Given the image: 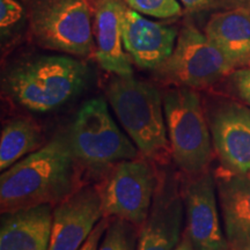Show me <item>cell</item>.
<instances>
[{
  "instance_id": "cell-1",
  "label": "cell",
  "mask_w": 250,
  "mask_h": 250,
  "mask_svg": "<svg viewBox=\"0 0 250 250\" xmlns=\"http://www.w3.org/2000/svg\"><path fill=\"white\" fill-rule=\"evenodd\" d=\"M80 168L68 134H57L2 171L1 213L42 204H59L80 187Z\"/></svg>"
},
{
  "instance_id": "cell-2",
  "label": "cell",
  "mask_w": 250,
  "mask_h": 250,
  "mask_svg": "<svg viewBox=\"0 0 250 250\" xmlns=\"http://www.w3.org/2000/svg\"><path fill=\"white\" fill-rule=\"evenodd\" d=\"M87 67L70 56H36L8 68L2 79L7 95L34 112L58 109L85 86Z\"/></svg>"
},
{
  "instance_id": "cell-3",
  "label": "cell",
  "mask_w": 250,
  "mask_h": 250,
  "mask_svg": "<svg viewBox=\"0 0 250 250\" xmlns=\"http://www.w3.org/2000/svg\"><path fill=\"white\" fill-rule=\"evenodd\" d=\"M105 94L118 122L142 155L154 164L168 165L171 153L160 92L133 76H116L108 83Z\"/></svg>"
},
{
  "instance_id": "cell-4",
  "label": "cell",
  "mask_w": 250,
  "mask_h": 250,
  "mask_svg": "<svg viewBox=\"0 0 250 250\" xmlns=\"http://www.w3.org/2000/svg\"><path fill=\"white\" fill-rule=\"evenodd\" d=\"M171 158L186 175L208 170L213 143L202 100L195 89L174 87L162 95Z\"/></svg>"
},
{
  "instance_id": "cell-5",
  "label": "cell",
  "mask_w": 250,
  "mask_h": 250,
  "mask_svg": "<svg viewBox=\"0 0 250 250\" xmlns=\"http://www.w3.org/2000/svg\"><path fill=\"white\" fill-rule=\"evenodd\" d=\"M28 31L41 48L76 57L95 50L88 0H30Z\"/></svg>"
},
{
  "instance_id": "cell-6",
  "label": "cell",
  "mask_w": 250,
  "mask_h": 250,
  "mask_svg": "<svg viewBox=\"0 0 250 250\" xmlns=\"http://www.w3.org/2000/svg\"><path fill=\"white\" fill-rule=\"evenodd\" d=\"M67 134L79 165L94 173L140 156L137 146L117 126L102 98L90 99L81 105Z\"/></svg>"
},
{
  "instance_id": "cell-7",
  "label": "cell",
  "mask_w": 250,
  "mask_h": 250,
  "mask_svg": "<svg viewBox=\"0 0 250 250\" xmlns=\"http://www.w3.org/2000/svg\"><path fill=\"white\" fill-rule=\"evenodd\" d=\"M235 68L205 33L191 24L179 31L169 58L155 71L156 78L177 87L201 89L230 76Z\"/></svg>"
},
{
  "instance_id": "cell-8",
  "label": "cell",
  "mask_w": 250,
  "mask_h": 250,
  "mask_svg": "<svg viewBox=\"0 0 250 250\" xmlns=\"http://www.w3.org/2000/svg\"><path fill=\"white\" fill-rule=\"evenodd\" d=\"M159 183V170L145 156L118 162L102 184L104 217L142 227L148 218Z\"/></svg>"
},
{
  "instance_id": "cell-9",
  "label": "cell",
  "mask_w": 250,
  "mask_h": 250,
  "mask_svg": "<svg viewBox=\"0 0 250 250\" xmlns=\"http://www.w3.org/2000/svg\"><path fill=\"white\" fill-rule=\"evenodd\" d=\"M182 183L186 214L184 234L195 250H229L226 234L219 220L215 179L208 170L187 175Z\"/></svg>"
},
{
  "instance_id": "cell-10",
  "label": "cell",
  "mask_w": 250,
  "mask_h": 250,
  "mask_svg": "<svg viewBox=\"0 0 250 250\" xmlns=\"http://www.w3.org/2000/svg\"><path fill=\"white\" fill-rule=\"evenodd\" d=\"M182 183L169 168L159 170V183L148 218L140 227L137 250H174L184 219Z\"/></svg>"
},
{
  "instance_id": "cell-11",
  "label": "cell",
  "mask_w": 250,
  "mask_h": 250,
  "mask_svg": "<svg viewBox=\"0 0 250 250\" xmlns=\"http://www.w3.org/2000/svg\"><path fill=\"white\" fill-rule=\"evenodd\" d=\"M103 217L101 186H80L54 208L49 250H79Z\"/></svg>"
},
{
  "instance_id": "cell-12",
  "label": "cell",
  "mask_w": 250,
  "mask_h": 250,
  "mask_svg": "<svg viewBox=\"0 0 250 250\" xmlns=\"http://www.w3.org/2000/svg\"><path fill=\"white\" fill-rule=\"evenodd\" d=\"M213 148L223 169L233 174L250 173V107L224 102L211 112Z\"/></svg>"
},
{
  "instance_id": "cell-13",
  "label": "cell",
  "mask_w": 250,
  "mask_h": 250,
  "mask_svg": "<svg viewBox=\"0 0 250 250\" xmlns=\"http://www.w3.org/2000/svg\"><path fill=\"white\" fill-rule=\"evenodd\" d=\"M179 30L171 24L144 18L125 7L122 15L124 49L137 66L156 71L173 54Z\"/></svg>"
},
{
  "instance_id": "cell-14",
  "label": "cell",
  "mask_w": 250,
  "mask_h": 250,
  "mask_svg": "<svg viewBox=\"0 0 250 250\" xmlns=\"http://www.w3.org/2000/svg\"><path fill=\"white\" fill-rule=\"evenodd\" d=\"M124 8L120 0L99 1L93 21L95 55L103 70L120 77H132L133 70L122 39Z\"/></svg>"
},
{
  "instance_id": "cell-15",
  "label": "cell",
  "mask_w": 250,
  "mask_h": 250,
  "mask_svg": "<svg viewBox=\"0 0 250 250\" xmlns=\"http://www.w3.org/2000/svg\"><path fill=\"white\" fill-rule=\"evenodd\" d=\"M229 250L250 243V175L220 169L215 175Z\"/></svg>"
},
{
  "instance_id": "cell-16",
  "label": "cell",
  "mask_w": 250,
  "mask_h": 250,
  "mask_svg": "<svg viewBox=\"0 0 250 250\" xmlns=\"http://www.w3.org/2000/svg\"><path fill=\"white\" fill-rule=\"evenodd\" d=\"M1 214L0 250H49L54 206L42 204Z\"/></svg>"
},
{
  "instance_id": "cell-17",
  "label": "cell",
  "mask_w": 250,
  "mask_h": 250,
  "mask_svg": "<svg viewBox=\"0 0 250 250\" xmlns=\"http://www.w3.org/2000/svg\"><path fill=\"white\" fill-rule=\"evenodd\" d=\"M204 33L235 70L250 67V9L217 12L208 19Z\"/></svg>"
},
{
  "instance_id": "cell-18",
  "label": "cell",
  "mask_w": 250,
  "mask_h": 250,
  "mask_svg": "<svg viewBox=\"0 0 250 250\" xmlns=\"http://www.w3.org/2000/svg\"><path fill=\"white\" fill-rule=\"evenodd\" d=\"M43 146V133L36 122L13 118L4 125L0 137V169L5 171Z\"/></svg>"
},
{
  "instance_id": "cell-19",
  "label": "cell",
  "mask_w": 250,
  "mask_h": 250,
  "mask_svg": "<svg viewBox=\"0 0 250 250\" xmlns=\"http://www.w3.org/2000/svg\"><path fill=\"white\" fill-rule=\"evenodd\" d=\"M140 227L124 219L109 217L99 250H137Z\"/></svg>"
},
{
  "instance_id": "cell-20",
  "label": "cell",
  "mask_w": 250,
  "mask_h": 250,
  "mask_svg": "<svg viewBox=\"0 0 250 250\" xmlns=\"http://www.w3.org/2000/svg\"><path fill=\"white\" fill-rule=\"evenodd\" d=\"M21 0H0V33L2 49L18 39L28 28V12Z\"/></svg>"
},
{
  "instance_id": "cell-21",
  "label": "cell",
  "mask_w": 250,
  "mask_h": 250,
  "mask_svg": "<svg viewBox=\"0 0 250 250\" xmlns=\"http://www.w3.org/2000/svg\"><path fill=\"white\" fill-rule=\"evenodd\" d=\"M124 2L133 11L156 19H171L182 14V6L177 0H124Z\"/></svg>"
},
{
  "instance_id": "cell-22",
  "label": "cell",
  "mask_w": 250,
  "mask_h": 250,
  "mask_svg": "<svg viewBox=\"0 0 250 250\" xmlns=\"http://www.w3.org/2000/svg\"><path fill=\"white\" fill-rule=\"evenodd\" d=\"M234 92L250 107V67L237 68L230 74Z\"/></svg>"
},
{
  "instance_id": "cell-23",
  "label": "cell",
  "mask_w": 250,
  "mask_h": 250,
  "mask_svg": "<svg viewBox=\"0 0 250 250\" xmlns=\"http://www.w3.org/2000/svg\"><path fill=\"white\" fill-rule=\"evenodd\" d=\"M109 224V217H103L99 224L96 225L93 232L90 233L86 242L80 247L79 250H99L100 242H101L103 235H104L105 229H107Z\"/></svg>"
},
{
  "instance_id": "cell-24",
  "label": "cell",
  "mask_w": 250,
  "mask_h": 250,
  "mask_svg": "<svg viewBox=\"0 0 250 250\" xmlns=\"http://www.w3.org/2000/svg\"><path fill=\"white\" fill-rule=\"evenodd\" d=\"M224 0H181L182 5L189 12H199L214 7L221 4Z\"/></svg>"
},
{
  "instance_id": "cell-25",
  "label": "cell",
  "mask_w": 250,
  "mask_h": 250,
  "mask_svg": "<svg viewBox=\"0 0 250 250\" xmlns=\"http://www.w3.org/2000/svg\"><path fill=\"white\" fill-rule=\"evenodd\" d=\"M174 250H195V248H193L192 243L190 242V240L188 239V236L184 234L182 239L180 240L179 245L175 247Z\"/></svg>"
},
{
  "instance_id": "cell-26",
  "label": "cell",
  "mask_w": 250,
  "mask_h": 250,
  "mask_svg": "<svg viewBox=\"0 0 250 250\" xmlns=\"http://www.w3.org/2000/svg\"><path fill=\"white\" fill-rule=\"evenodd\" d=\"M232 250H250V243H248V245H246V246L240 247V248H237V249H232Z\"/></svg>"
},
{
  "instance_id": "cell-27",
  "label": "cell",
  "mask_w": 250,
  "mask_h": 250,
  "mask_svg": "<svg viewBox=\"0 0 250 250\" xmlns=\"http://www.w3.org/2000/svg\"><path fill=\"white\" fill-rule=\"evenodd\" d=\"M21 1H26V2H28V1H30V0H21Z\"/></svg>"
},
{
  "instance_id": "cell-28",
  "label": "cell",
  "mask_w": 250,
  "mask_h": 250,
  "mask_svg": "<svg viewBox=\"0 0 250 250\" xmlns=\"http://www.w3.org/2000/svg\"><path fill=\"white\" fill-rule=\"evenodd\" d=\"M249 175H250V173H249Z\"/></svg>"
}]
</instances>
